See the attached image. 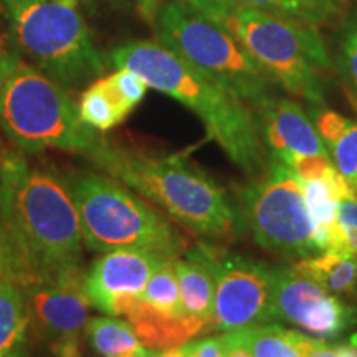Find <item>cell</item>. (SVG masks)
Segmentation results:
<instances>
[{"label":"cell","mask_w":357,"mask_h":357,"mask_svg":"<svg viewBox=\"0 0 357 357\" xmlns=\"http://www.w3.org/2000/svg\"><path fill=\"white\" fill-rule=\"evenodd\" d=\"M83 245L63 178L7 153L0 166V276L26 291L83 275Z\"/></svg>","instance_id":"6da1fadb"},{"label":"cell","mask_w":357,"mask_h":357,"mask_svg":"<svg viewBox=\"0 0 357 357\" xmlns=\"http://www.w3.org/2000/svg\"><path fill=\"white\" fill-rule=\"evenodd\" d=\"M116 68H128L158 89L187 106L204 123L208 139L215 141L236 167L250 178L265 176L270 155L263 144L257 116L185 60L158 42H129L111 52Z\"/></svg>","instance_id":"7a4b0ae2"},{"label":"cell","mask_w":357,"mask_h":357,"mask_svg":"<svg viewBox=\"0 0 357 357\" xmlns=\"http://www.w3.org/2000/svg\"><path fill=\"white\" fill-rule=\"evenodd\" d=\"M88 159L200 236L234 238L243 227L227 192L184 155L147 154L102 137Z\"/></svg>","instance_id":"3957f363"},{"label":"cell","mask_w":357,"mask_h":357,"mask_svg":"<svg viewBox=\"0 0 357 357\" xmlns=\"http://www.w3.org/2000/svg\"><path fill=\"white\" fill-rule=\"evenodd\" d=\"M63 181L77 207L83 243L93 252L142 250L166 260L185 253L184 236L172 223L108 174L78 171Z\"/></svg>","instance_id":"277c9868"},{"label":"cell","mask_w":357,"mask_h":357,"mask_svg":"<svg viewBox=\"0 0 357 357\" xmlns=\"http://www.w3.org/2000/svg\"><path fill=\"white\" fill-rule=\"evenodd\" d=\"M218 24L234 35L275 84L311 106L326 105L331 56L319 29L247 3Z\"/></svg>","instance_id":"5b68a950"},{"label":"cell","mask_w":357,"mask_h":357,"mask_svg":"<svg viewBox=\"0 0 357 357\" xmlns=\"http://www.w3.org/2000/svg\"><path fill=\"white\" fill-rule=\"evenodd\" d=\"M158 43L176 53L253 111L275 98V83L225 26L181 0L160 3Z\"/></svg>","instance_id":"8992f818"},{"label":"cell","mask_w":357,"mask_h":357,"mask_svg":"<svg viewBox=\"0 0 357 357\" xmlns=\"http://www.w3.org/2000/svg\"><path fill=\"white\" fill-rule=\"evenodd\" d=\"M0 128L26 154L58 149L88 159L102 141L79 119L68 88L25 63L0 88Z\"/></svg>","instance_id":"52a82bcc"},{"label":"cell","mask_w":357,"mask_h":357,"mask_svg":"<svg viewBox=\"0 0 357 357\" xmlns=\"http://www.w3.org/2000/svg\"><path fill=\"white\" fill-rule=\"evenodd\" d=\"M17 50L65 88L100 78L105 61L77 3L66 0H3Z\"/></svg>","instance_id":"ba28073f"},{"label":"cell","mask_w":357,"mask_h":357,"mask_svg":"<svg viewBox=\"0 0 357 357\" xmlns=\"http://www.w3.org/2000/svg\"><path fill=\"white\" fill-rule=\"evenodd\" d=\"M240 212L260 247L288 257L321 253L303 182L288 166L271 159L265 176L242 189Z\"/></svg>","instance_id":"9c48e42d"},{"label":"cell","mask_w":357,"mask_h":357,"mask_svg":"<svg viewBox=\"0 0 357 357\" xmlns=\"http://www.w3.org/2000/svg\"><path fill=\"white\" fill-rule=\"evenodd\" d=\"M215 275L213 329L236 331L276 319L271 266L212 245H200Z\"/></svg>","instance_id":"30bf717a"},{"label":"cell","mask_w":357,"mask_h":357,"mask_svg":"<svg viewBox=\"0 0 357 357\" xmlns=\"http://www.w3.org/2000/svg\"><path fill=\"white\" fill-rule=\"evenodd\" d=\"M276 319L287 321L316 339L339 337L357 324V310L329 294L289 266H271Z\"/></svg>","instance_id":"8fae6325"},{"label":"cell","mask_w":357,"mask_h":357,"mask_svg":"<svg viewBox=\"0 0 357 357\" xmlns=\"http://www.w3.org/2000/svg\"><path fill=\"white\" fill-rule=\"evenodd\" d=\"M159 258L142 250H114L93 261L84 276V291L91 306L108 316L124 318L141 298Z\"/></svg>","instance_id":"7c38bea8"},{"label":"cell","mask_w":357,"mask_h":357,"mask_svg":"<svg viewBox=\"0 0 357 357\" xmlns=\"http://www.w3.org/2000/svg\"><path fill=\"white\" fill-rule=\"evenodd\" d=\"M84 276L86 273L25 291L30 323L50 339L52 346L79 342V334L86 326L91 307L84 291Z\"/></svg>","instance_id":"4fadbf2b"},{"label":"cell","mask_w":357,"mask_h":357,"mask_svg":"<svg viewBox=\"0 0 357 357\" xmlns=\"http://www.w3.org/2000/svg\"><path fill=\"white\" fill-rule=\"evenodd\" d=\"M263 144L271 159L289 166L293 160L329 155L318 129L301 105L275 96L255 111Z\"/></svg>","instance_id":"5bb4252c"},{"label":"cell","mask_w":357,"mask_h":357,"mask_svg":"<svg viewBox=\"0 0 357 357\" xmlns=\"http://www.w3.org/2000/svg\"><path fill=\"white\" fill-rule=\"evenodd\" d=\"M181 289L182 310L187 318L204 321L208 331L213 329V303H215V275L202 247L184 253L174 260Z\"/></svg>","instance_id":"9a60e30c"},{"label":"cell","mask_w":357,"mask_h":357,"mask_svg":"<svg viewBox=\"0 0 357 357\" xmlns=\"http://www.w3.org/2000/svg\"><path fill=\"white\" fill-rule=\"evenodd\" d=\"M310 118L337 172L357 197V121L323 106H311Z\"/></svg>","instance_id":"2e32d148"},{"label":"cell","mask_w":357,"mask_h":357,"mask_svg":"<svg viewBox=\"0 0 357 357\" xmlns=\"http://www.w3.org/2000/svg\"><path fill=\"white\" fill-rule=\"evenodd\" d=\"M132 109L134 106L121 95L111 75L89 84L78 101L79 119L100 132L121 124Z\"/></svg>","instance_id":"e0dca14e"},{"label":"cell","mask_w":357,"mask_h":357,"mask_svg":"<svg viewBox=\"0 0 357 357\" xmlns=\"http://www.w3.org/2000/svg\"><path fill=\"white\" fill-rule=\"evenodd\" d=\"M294 270L334 294H349L357 288V255L351 250L331 248L301 258Z\"/></svg>","instance_id":"ac0fdd59"},{"label":"cell","mask_w":357,"mask_h":357,"mask_svg":"<svg viewBox=\"0 0 357 357\" xmlns=\"http://www.w3.org/2000/svg\"><path fill=\"white\" fill-rule=\"evenodd\" d=\"M234 333L253 357H306L316 341L276 324L250 326Z\"/></svg>","instance_id":"d6986e66"},{"label":"cell","mask_w":357,"mask_h":357,"mask_svg":"<svg viewBox=\"0 0 357 357\" xmlns=\"http://www.w3.org/2000/svg\"><path fill=\"white\" fill-rule=\"evenodd\" d=\"M245 3L316 29L339 25L349 13L347 0H245Z\"/></svg>","instance_id":"ffe728a7"},{"label":"cell","mask_w":357,"mask_h":357,"mask_svg":"<svg viewBox=\"0 0 357 357\" xmlns=\"http://www.w3.org/2000/svg\"><path fill=\"white\" fill-rule=\"evenodd\" d=\"M89 347L101 357H124L146 349L132 324L116 316L89 318L83 329Z\"/></svg>","instance_id":"44dd1931"},{"label":"cell","mask_w":357,"mask_h":357,"mask_svg":"<svg viewBox=\"0 0 357 357\" xmlns=\"http://www.w3.org/2000/svg\"><path fill=\"white\" fill-rule=\"evenodd\" d=\"M30 311L25 291L0 276V357L25 347Z\"/></svg>","instance_id":"7402d4cb"},{"label":"cell","mask_w":357,"mask_h":357,"mask_svg":"<svg viewBox=\"0 0 357 357\" xmlns=\"http://www.w3.org/2000/svg\"><path fill=\"white\" fill-rule=\"evenodd\" d=\"M141 300L151 310L162 316H167V318H187L184 310H182L181 289H178L174 260H162L155 266L149 281H147L144 291L141 294Z\"/></svg>","instance_id":"603a6c76"},{"label":"cell","mask_w":357,"mask_h":357,"mask_svg":"<svg viewBox=\"0 0 357 357\" xmlns=\"http://www.w3.org/2000/svg\"><path fill=\"white\" fill-rule=\"evenodd\" d=\"M336 68L357 105V8L341 22L337 38Z\"/></svg>","instance_id":"cb8c5ba5"},{"label":"cell","mask_w":357,"mask_h":357,"mask_svg":"<svg viewBox=\"0 0 357 357\" xmlns=\"http://www.w3.org/2000/svg\"><path fill=\"white\" fill-rule=\"evenodd\" d=\"M337 227L344 248L357 255V197H346L337 207Z\"/></svg>","instance_id":"d4e9b609"},{"label":"cell","mask_w":357,"mask_h":357,"mask_svg":"<svg viewBox=\"0 0 357 357\" xmlns=\"http://www.w3.org/2000/svg\"><path fill=\"white\" fill-rule=\"evenodd\" d=\"M22 63L19 50L13 43L10 29L8 32L0 26V88L12 77V73L19 68Z\"/></svg>","instance_id":"484cf974"},{"label":"cell","mask_w":357,"mask_h":357,"mask_svg":"<svg viewBox=\"0 0 357 357\" xmlns=\"http://www.w3.org/2000/svg\"><path fill=\"white\" fill-rule=\"evenodd\" d=\"M195 7L205 15H208L215 22H222L227 15H230L235 8L243 6L245 0H181Z\"/></svg>","instance_id":"4316f807"},{"label":"cell","mask_w":357,"mask_h":357,"mask_svg":"<svg viewBox=\"0 0 357 357\" xmlns=\"http://www.w3.org/2000/svg\"><path fill=\"white\" fill-rule=\"evenodd\" d=\"M306 357H357V334L347 342L339 344H326L321 339H316Z\"/></svg>","instance_id":"83f0119b"},{"label":"cell","mask_w":357,"mask_h":357,"mask_svg":"<svg viewBox=\"0 0 357 357\" xmlns=\"http://www.w3.org/2000/svg\"><path fill=\"white\" fill-rule=\"evenodd\" d=\"M189 357H227L225 336L205 337L187 344Z\"/></svg>","instance_id":"f1b7e54d"},{"label":"cell","mask_w":357,"mask_h":357,"mask_svg":"<svg viewBox=\"0 0 357 357\" xmlns=\"http://www.w3.org/2000/svg\"><path fill=\"white\" fill-rule=\"evenodd\" d=\"M227 341V357H253L234 331L223 333Z\"/></svg>","instance_id":"f546056e"},{"label":"cell","mask_w":357,"mask_h":357,"mask_svg":"<svg viewBox=\"0 0 357 357\" xmlns=\"http://www.w3.org/2000/svg\"><path fill=\"white\" fill-rule=\"evenodd\" d=\"M136 2L137 8H139L141 15L149 22V24H154L155 13H158L159 7H160V0H134Z\"/></svg>","instance_id":"4dcf8cb0"},{"label":"cell","mask_w":357,"mask_h":357,"mask_svg":"<svg viewBox=\"0 0 357 357\" xmlns=\"http://www.w3.org/2000/svg\"><path fill=\"white\" fill-rule=\"evenodd\" d=\"M147 357H189V352H187V344H184L169 349H149Z\"/></svg>","instance_id":"1f68e13d"},{"label":"cell","mask_w":357,"mask_h":357,"mask_svg":"<svg viewBox=\"0 0 357 357\" xmlns=\"http://www.w3.org/2000/svg\"><path fill=\"white\" fill-rule=\"evenodd\" d=\"M52 347L56 357H82V354H79V342H63V344Z\"/></svg>","instance_id":"d6a6232c"},{"label":"cell","mask_w":357,"mask_h":357,"mask_svg":"<svg viewBox=\"0 0 357 357\" xmlns=\"http://www.w3.org/2000/svg\"><path fill=\"white\" fill-rule=\"evenodd\" d=\"M7 153H8V151H6V147H3L2 141H0V166H2V162H3V159H6Z\"/></svg>","instance_id":"836d02e7"},{"label":"cell","mask_w":357,"mask_h":357,"mask_svg":"<svg viewBox=\"0 0 357 357\" xmlns=\"http://www.w3.org/2000/svg\"><path fill=\"white\" fill-rule=\"evenodd\" d=\"M7 357H26V351H25V347H22V349L15 351V352H12V354H10V356H7Z\"/></svg>","instance_id":"e575fe53"},{"label":"cell","mask_w":357,"mask_h":357,"mask_svg":"<svg viewBox=\"0 0 357 357\" xmlns=\"http://www.w3.org/2000/svg\"><path fill=\"white\" fill-rule=\"evenodd\" d=\"M147 354H149V349H146L142 351V352H139V354H132V356H124V357H147Z\"/></svg>","instance_id":"d590c367"},{"label":"cell","mask_w":357,"mask_h":357,"mask_svg":"<svg viewBox=\"0 0 357 357\" xmlns=\"http://www.w3.org/2000/svg\"><path fill=\"white\" fill-rule=\"evenodd\" d=\"M66 2H71V3H77V0H66Z\"/></svg>","instance_id":"8d00e7d4"}]
</instances>
